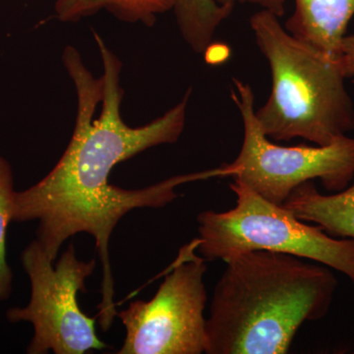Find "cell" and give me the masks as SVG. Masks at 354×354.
I'll return each mask as SVG.
<instances>
[{
	"label": "cell",
	"mask_w": 354,
	"mask_h": 354,
	"mask_svg": "<svg viewBox=\"0 0 354 354\" xmlns=\"http://www.w3.org/2000/svg\"><path fill=\"white\" fill-rule=\"evenodd\" d=\"M225 263L206 321V353H288L300 327L330 311L337 281L327 266L263 250Z\"/></svg>",
	"instance_id": "cell-2"
},
{
	"label": "cell",
	"mask_w": 354,
	"mask_h": 354,
	"mask_svg": "<svg viewBox=\"0 0 354 354\" xmlns=\"http://www.w3.org/2000/svg\"><path fill=\"white\" fill-rule=\"evenodd\" d=\"M250 27L271 70V93L255 111L266 136L327 146L353 132L354 104L339 57L293 36L268 11L251 16Z\"/></svg>",
	"instance_id": "cell-3"
},
{
	"label": "cell",
	"mask_w": 354,
	"mask_h": 354,
	"mask_svg": "<svg viewBox=\"0 0 354 354\" xmlns=\"http://www.w3.org/2000/svg\"><path fill=\"white\" fill-rule=\"evenodd\" d=\"M230 187L236 196L234 208L197 216L196 249L205 260L227 262L248 251H272L327 266L354 281V239H335L239 181Z\"/></svg>",
	"instance_id": "cell-4"
},
{
	"label": "cell",
	"mask_w": 354,
	"mask_h": 354,
	"mask_svg": "<svg viewBox=\"0 0 354 354\" xmlns=\"http://www.w3.org/2000/svg\"><path fill=\"white\" fill-rule=\"evenodd\" d=\"M283 206L299 220L320 225L330 236L354 239V183L327 195L308 181L298 186Z\"/></svg>",
	"instance_id": "cell-9"
},
{
	"label": "cell",
	"mask_w": 354,
	"mask_h": 354,
	"mask_svg": "<svg viewBox=\"0 0 354 354\" xmlns=\"http://www.w3.org/2000/svg\"><path fill=\"white\" fill-rule=\"evenodd\" d=\"M295 12L285 28L293 36L332 55L341 57L342 41L354 16V0H295Z\"/></svg>",
	"instance_id": "cell-8"
},
{
	"label": "cell",
	"mask_w": 354,
	"mask_h": 354,
	"mask_svg": "<svg viewBox=\"0 0 354 354\" xmlns=\"http://www.w3.org/2000/svg\"><path fill=\"white\" fill-rule=\"evenodd\" d=\"M339 58L346 77H354V34L346 35L342 41Z\"/></svg>",
	"instance_id": "cell-14"
},
{
	"label": "cell",
	"mask_w": 354,
	"mask_h": 354,
	"mask_svg": "<svg viewBox=\"0 0 354 354\" xmlns=\"http://www.w3.org/2000/svg\"><path fill=\"white\" fill-rule=\"evenodd\" d=\"M221 6H235V3H250L260 6L262 10L274 14L277 17H283L286 13L288 0H216Z\"/></svg>",
	"instance_id": "cell-13"
},
{
	"label": "cell",
	"mask_w": 354,
	"mask_h": 354,
	"mask_svg": "<svg viewBox=\"0 0 354 354\" xmlns=\"http://www.w3.org/2000/svg\"><path fill=\"white\" fill-rule=\"evenodd\" d=\"M21 262L31 283V298L25 307L7 310L11 323H31L34 335L27 353L84 354L108 346L97 337V317H88L79 307V292H86V279L95 271V260L76 257L73 243L57 264L37 239L21 254Z\"/></svg>",
	"instance_id": "cell-6"
},
{
	"label": "cell",
	"mask_w": 354,
	"mask_h": 354,
	"mask_svg": "<svg viewBox=\"0 0 354 354\" xmlns=\"http://www.w3.org/2000/svg\"><path fill=\"white\" fill-rule=\"evenodd\" d=\"M232 99L243 123L239 156L221 165L225 177L245 184L260 196L285 204L298 186L319 179L335 193L354 179V138L344 136L327 146L285 147L272 143L263 132L255 114V95L249 84L234 78Z\"/></svg>",
	"instance_id": "cell-5"
},
{
	"label": "cell",
	"mask_w": 354,
	"mask_h": 354,
	"mask_svg": "<svg viewBox=\"0 0 354 354\" xmlns=\"http://www.w3.org/2000/svg\"><path fill=\"white\" fill-rule=\"evenodd\" d=\"M104 73L97 78L73 46L65 48L62 62L75 86V127L66 150L43 179L13 198L12 218L17 223L38 221L37 241L55 262L62 244L77 234L94 237L102 263L100 325L111 329L118 311L109 257L111 234L121 218L135 209L164 208L178 197L179 185L223 177L221 167L165 179L128 190L109 183L114 167L153 147L178 141L185 127L191 88L183 100L160 118L139 127L121 118L123 90L120 58L94 32Z\"/></svg>",
	"instance_id": "cell-1"
},
{
	"label": "cell",
	"mask_w": 354,
	"mask_h": 354,
	"mask_svg": "<svg viewBox=\"0 0 354 354\" xmlns=\"http://www.w3.org/2000/svg\"><path fill=\"white\" fill-rule=\"evenodd\" d=\"M171 9L172 0H57L55 6L62 22H77L106 10L123 22L142 23L148 27L155 24L158 15Z\"/></svg>",
	"instance_id": "cell-10"
},
{
	"label": "cell",
	"mask_w": 354,
	"mask_h": 354,
	"mask_svg": "<svg viewBox=\"0 0 354 354\" xmlns=\"http://www.w3.org/2000/svg\"><path fill=\"white\" fill-rule=\"evenodd\" d=\"M12 167L0 156V301L12 292L13 272L7 261V230L12 223V204L15 195Z\"/></svg>",
	"instance_id": "cell-12"
},
{
	"label": "cell",
	"mask_w": 354,
	"mask_h": 354,
	"mask_svg": "<svg viewBox=\"0 0 354 354\" xmlns=\"http://www.w3.org/2000/svg\"><path fill=\"white\" fill-rule=\"evenodd\" d=\"M234 8V6H221L216 0H172L171 10L186 44L195 53H204Z\"/></svg>",
	"instance_id": "cell-11"
},
{
	"label": "cell",
	"mask_w": 354,
	"mask_h": 354,
	"mask_svg": "<svg viewBox=\"0 0 354 354\" xmlns=\"http://www.w3.org/2000/svg\"><path fill=\"white\" fill-rule=\"evenodd\" d=\"M196 241L179 251L174 269L149 301L118 312L127 337L118 354H200L207 348L204 277L207 261Z\"/></svg>",
	"instance_id": "cell-7"
}]
</instances>
